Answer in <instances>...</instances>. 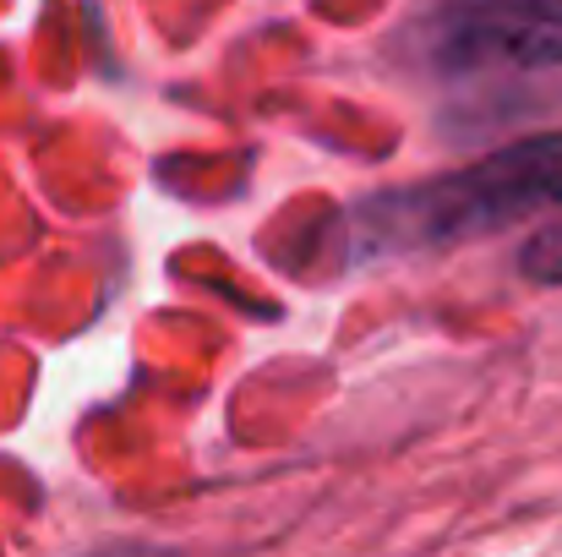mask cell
Returning a JSON list of instances; mask_svg holds the SVG:
<instances>
[{"instance_id":"cell-1","label":"cell","mask_w":562,"mask_h":557,"mask_svg":"<svg viewBox=\"0 0 562 557\" xmlns=\"http://www.w3.org/2000/svg\"><path fill=\"white\" fill-rule=\"evenodd\" d=\"M536 213H562V132L519 137L481 165L367 197L356 208V257L464 246Z\"/></svg>"},{"instance_id":"cell-2","label":"cell","mask_w":562,"mask_h":557,"mask_svg":"<svg viewBox=\"0 0 562 557\" xmlns=\"http://www.w3.org/2000/svg\"><path fill=\"white\" fill-rule=\"evenodd\" d=\"M431 77H536L562 66V0H437L409 22Z\"/></svg>"},{"instance_id":"cell-3","label":"cell","mask_w":562,"mask_h":557,"mask_svg":"<svg viewBox=\"0 0 562 557\" xmlns=\"http://www.w3.org/2000/svg\"><path fill=\"white\" fill-rule=\"evenodd\" d=\"M525 274L541 285H562V213L525 246Z\"/></svg>"}]
</instances>
